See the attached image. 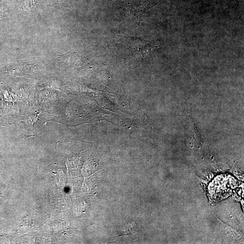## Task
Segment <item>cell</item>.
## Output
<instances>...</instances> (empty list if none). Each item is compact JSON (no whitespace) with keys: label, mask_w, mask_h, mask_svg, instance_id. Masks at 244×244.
I'll use <instances>...</instances> for the list:
<instances>
[{"label":"cell","mask_w":244,"mask_h":244,"mask_svg":"<svg viewBox=\"0 0 244 244\" xmlns=\"http://www.w3.org/2000/svg\"><path fill=\"white\" fill-rule=\"evenodd\" d=\"M6 12L5 9V6L4 5L3 3L0 1V22L2 21L3 17H4V14Z\"/></svg>","instance_id":"cell-1"}]
</instances>
